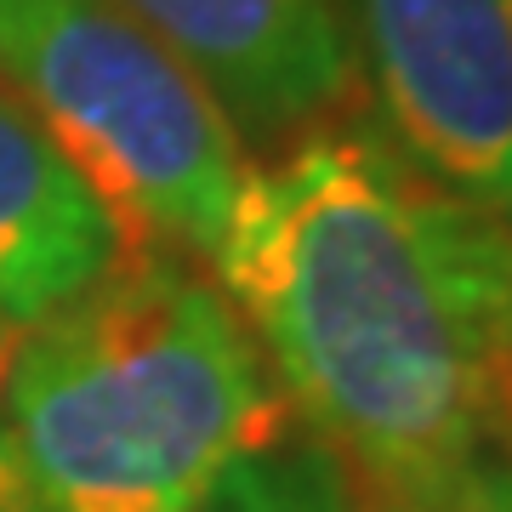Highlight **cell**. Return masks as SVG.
I'll return each mask as SVG.
<instances>
[{
	"label": "cell",
	"instance_id": "obj_1",
	"mask_svg": "<svg viewBox=\"0 0 512 512\" xmlns=\"http://www.w3.org/2000/svg\"><path fill=\"white\" fill-rule=\"evenodd\" d=\"M211 279L370 512H439L512 450V228L336 114L251 165Z\"/></svg>",
	"mask_w": 512,
	"mask_h": 512
},
{
	"label": "cell",
	"instance_id": "obj_2",
	"mask_svg": "<svg viewBox=\"0 0 512 512\" xmlns=\"http://www.w3.org/2000/svg\"><path fill=\"white\" fill-rule=\"evenodd\" d=\"M0 421L40 512H205L296 416L217 279L131 245L6 353Z\"/></svg>",
	"mask_w": 512,
	"mask_h": 512
},
{
	"label": "cell",
	"instance_id": "obj_3",
	"mask_svg": "<svg viewBox=\"0 0 512 512\" xmlns=\"http://www.w3.org/2000/svg\"><path fill=\"white\" fill-rule=\"evenodd\" d=\"M0 86L131 245L211 262L256 160L194 69L120 0H0Z\"/></svg>",
	"mask_w": 512,
	"mask_h": 512
},
{
	"label": "cell",
	"instance_id": "obj_4",
	"mask_svg": "<svg viewBox=\"0 0 512 512\" xmlns=\"http://www.w3.org/2000/svg\"><path fill=\"white\" fill-rule=\"evenodd\" d=\"M382 131L512 228V0H342Z\"/></svg>",
	"mask_w": 512,
	"mask_h": 512
},
{
	"label": "cell",
	"instance_id": "obj_5",
	"mask_svg": "<svg viewBox=\"0 0 512 512\" xmlns=\"http://www.w3.org/2000/svg\"><path fill=\"white\" fill-rule=\"evenodd\" d=\"M183 57L245 143H291L353 103L342 0H120Z\"/></svg>",
	"mask_w": 512,
	"mask_h": 512
},
{
	"label": "cell",
	"instance_id": "obj_6",
	"mask_svg": "<svg viewBox=\"0 0 512 512\" xmlns=\"http://www.w3.org/2000/svg\"><path fill=\"white\" fill-rule=\"evenodd\" d=\"M131 251L109 205L0 86V365Z\"/></svg>",
	"mask_w": 512,
	"mask_h": 512
},
{
	"label": "cell",
	"instance_id": "obj_7",
	"mask_svg": "<svg viewBox=\"0 0 512 512\" xmlns=\"http://www.w3.org/2000/svg\"><path fill=\"white\" fill-rule=\"evenodd\" d=\"M205 512H370L348 467L313 439L308 427H285L279 439L256 444L217 478Z\"/></svg>",
	"mask_w": 512,
	"mask_h": 512
},
{
	"label": "cell",
	"instance_id": "obj_8",
	"mask_svg": "<svg viewBox=\"0 0 512 512\" xmlns=\"http://www.w3.org/2000/svg\"><path fill=\"white\" fill-rule=\"evenodd\" d=\"M439 512H512V450H495L478 461Z\"/></svg>",
	"mask_w": 512,
	"mask_h": 512
},
{
	"label": "cell",
	"instance_id": "obj_9",
	"mask_svg": "<svg viewBox=\"0 0 512 512\" xmlns=\"http://www.w3.org/2000/svg\"><path fill=\"white\" fill-rule=\"evenodd\" d=\"M0 512H40L35 490H29V473H23L18 450L6 439V421H0Z\"/></svg>",
	"mask_w": 512,
	"mask_h": 512
}]
</instances>
